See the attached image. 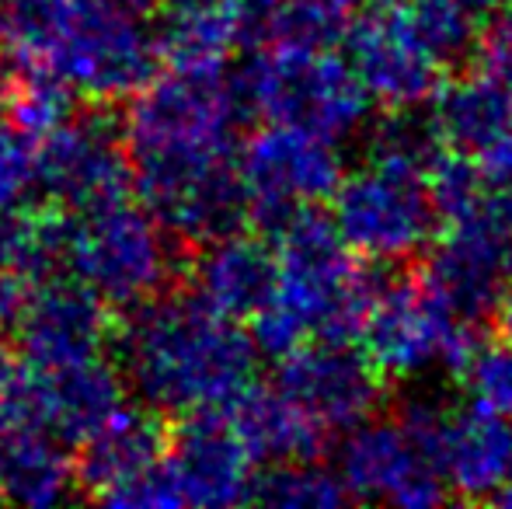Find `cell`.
Instances as JSON below:
<instances>
[{
	"label": "cell",
	"instance_id": "1",
	"mask_svg": "<svg viewBox=\"0 0 512 509\" xmlns=\"http://www.w3.org/2000/svg\"><path fill=\"white\" fill-rule=\"evenodd\" d=\"M108 353L126 391L157 415L223 412L255 384L258 349L241 321L196 293H157L122 311Z\"/></svg>",
	"mask_w": 512,
	"mask_h": 509
},
{
	"label": "cell",
	"instance_id": "2",
	"mask_svg": "<svg viewBox=\"0 0 512 509\" xmlns=\"http://www.w3.org/2000/svg\"><path fill=\"white\" fill-rule=\"evenodd\" d=\"M241 119L227 67H171L168 74L150 77L122 119L133 189L143 206L234 164V133Z\"/></svg>",
	"mask_w": 512,
	"mask_h": 509
},
{
	"label": "cell",
	"instance_id": "3",
	"mask_svg": "<svg viewBox=\"0 0 512 509\" xmlns=\"http://www.w3.org/2000/svg\"><path fill=\"white\" fill-rule=\"evenodd\" d=\"M60 272L112 307H133L178 279V241L143 206L115 199L84 213L56 210Z\"/></svg>",
	"mask_w": 512,
	"mask_h": 509
},
{
	"label": "cell",
	"instance_id": "4",
	"mask_svg": "<svg viewBox=\"0 0 512 509\" xmlns=\"http://www.w3.org/2000/svg\"><path fill=\"white\" fill-rule=\"evenodd\" d=\"M227 77L241 116L300 126L335 143L356 136L373 105L356 70L331 49L269 46Z\"/></svg>",
	"mask_w": 512,
	"mask_h": 509
},
{
	"label": "cell",
	"instance_id": "5",
	"mask_svg": "<svg viewBox=\"0 0 512 509\" xmlns=\"http://www.w3.org/2000/svg\"><path fill=\"white\" fill-rule=\"evenodd\" d=\"M276 241V293L269 304L283 311L304 339H356L373 297V279L338 238L335 224L304 210L276 234Z\"/></svg>",
	"mask_w": 512,
	"mask_h": 509
},
{
	"label": "cell",
	"instance_id": "6",
	"mask_svg": "<svg viewBox=\"0 0 512 509\" xmlns=\"http://www.w3.org/2000/svg\"><path fill=\"white\" fill-rule=\"evenodd\" d=\"M157 60L154 21L133 14L122 0H56L42 70L60 77L77 98L126 102L157 74Z\"/></svg>",
	"mask_w": 512,
	"mask_h": 509
},
{
	"label": "cell",
	"instance_id": "7",
	"mask_svg": "<svg viewBox=\"0 0 512 509\" xmlns=\"http://www.w3.org/2000/svg\"><path fill=\"white\" fill-rule=\"evenodd\" d=\"M446 408L429 394L401 405L398 419H363L345 429L338 447V478L363 503L429 509L446 499L439 471V436Z\"/></svg>",
	"mask_w": 512,
	"mask_h": 509
},
{
	"label": "cell",
	"instance_id": "8",
	"mask_svg": "<svg viewBox=\"0 0 512 509\" xmlns=\"http://www.w3.org/2000/svg\"><path fill=\"white\" fill-rule=\"evenodd\" d=\"M363 353L380 377L418 381L436 367L464 370L474 342V325L453 314L425 279H387L373 286L366 307Z\"/></svg>",
	"mask_w": 512,
	"mask_h": 509
},
{
	"label": "cell",
	"instance_id": "9",
	"mask_svg": "<svg viewBox=\"0 0 512 509\" xmlns=\"http://www.w3.org/2000/svg\"><path fill=\"white\" fill-rule=\"evenodd\" d=\"M436 206L425 171L391 161H366L342 175L331 196V224L356 255L373 262H408L436 238Z\"/></svg>",
	"mask_w": 512,
	"mask_h": 509
},
{
	"label": "cell",
	"instance_id": "10",
	"mask_svg": "<svg viewBox=\"0 0 512 509\" xmlns=\"http://www.w3.org/2000/svg\"><path fill=\"white\" fill-rule=\"evenodd\" d=\"M234 164L248 220L269 238H276L297 213L328 203L345 175L335 140L286 123L258 129Z\"/></svg>",
	"mask_w": 512,
	"mask_h": 509
},
{
	"label": "cell",
	"instance_id": "11",
	"mask_svg": "<svg viewBox=\"0 0 512 509\" xmlns=\"http://www.w3.org/2000/svg\"><path fill=\"white\" fill-rule=\"evenodd\" d=\"M133 189L122 119L112 105H98L81 116L70 112L63 123L35 140V196L53 210L84 213L126 199Z\"/></svg>",
	"mask_w": 512,
	"mask_h": 509
},
{
	"label": "cell",
	"instance_id": "12",
	"mask_svg": "<svg viewBox=\"0 0 512 509\" xmlns=\"http://www.w3.org/2000/svg\"><path fill=\"white\" fill-rule=\"evenodd\" d=\"M446 224L450 231L429 258L425 283L453 314L478 325L512 283V196L485 189L471 210Z\"/></svg>",
	"mask_w": 512,
	"mask_h": 509
},
{
	"label": "cell",
	"instance_id": "13",
	"mask_svg": "<svg viewBox=\"0 0 512 509\" xmlns=\"http://www.w3.org/2000/svg\"><path fill=\"white\" fill-rule=\"evenodd\" d=\"M21 367L56 370L108 353L112 318L108 304L67 272L32 279L11 325Z\"/></svg>",
	"mask_w": 512,
	"mask_h": 509
},
{
	"label": "cell",
	"instance_id": "14",
	"mask_svg": "<svg viewBox=\"0 0 512 509\" xmlns=\"http://www.w3.org/2000/svg\"><path fill=\"white\" fill-rule=\"evenodd\" d=\"M345 42L363 91L387 112H415L439 91L443 60L425 46L405 7L391 4L359 14Z\"/></svg>",
	"mask_w": 512,
	"mask_h": 509
},
{
	"label": "cell",
	"instance_id": "15",
	"mask_svg": "<svg viewBox=\"0 0 512 509\" xmlns=\"http://www.w3.org/2000/svg\"><path fill=\"white\" fill-rule=\"evenodd\" d=\"M161 468L178 506L220 509L251 499L255 461L223 412L182 415L164 440Z\"/></svg>",
	"mask_w": 512,
	"mask_h": 509
},
{
	"label": "cell",
	"instance_id": "16",
	"mask_svg": "<svg viewBox=\"0 0 512 509\" xmlns=\"http://www.w3.org/2000/svg\"><path fill=\"white\" fill-rule=\"evenodd\" d=\"M14 401H18V426L21 422L39 426L67 447H77L108 415L126 405V381L105 356L56 370H28L18 363Z\"/></svg>",
	"mask_w": 512,
	"mask_h": 509
},
{
	"label": "cell",
	"instance_id": "17",
	"mask_svg": "<svg viewBox=\"0 0 512 509\" xmlns=\"http://www.w3.org/2000/svg\"><path fill=\"white\" fill-rule=\"evenodd\" d=\"M276 387L328 436L370 419L380 401V374L349 342H304L286 353L279 360Z\"/></svg>",
	"mask_w": 512,
	"mask_h": 509
},
{
	"label": "cell",
	"instance_id": "18",
	"mask_svg": "<svg viewBox=\"0 0 512 509\" xmlns=\"http://www.w3.org/2000/svg\"><path fill=\"white\" fill-rule=\"evenodd\" d=\"M164 440H168L164 415L150 412L143 405H122L115 415H108L88 440L77 443V489L88 499H98V503L108 506V499L115 492L126 489L129 482H136L143 471L161 461Z\"/></svg>",
	"mask_w": 512,
	"mask_h": 509
},
{
	"label": "cell",
	"instance_id": "19",
	"mask_svg": "<svg viewBox=\"0 0 512 509\" xmlns=\"http://www.w3.org/2000/svg\"><path fill=\"white\" fill-rule=\"evenodd\" d=\"M192 293L234 321H251L276 293V252L258 234L230 231L199 245Z\"/></svg>",
	"mask_w": 512,
	"mask_h": 509
},
{
	"label": "cell",
	"instance_id": "20",
	"mask_svg": "<svg viewBox=\"0 0 512 509\" xmlns=\"http://www.w3.org/2000/svg\"><path fill=\"white\" fill-rule=\"evenodd\" d=\"M439 471L446 489L464 499H499L512 482V419L478 405L446 412L439 436Z\"/></svg>",
	"mask_w": 512,
	"mask_h": 509
},
{
	"label": "cell",
	"instance_id": "21",
	"mask_svg": "<svg viewBox=\"0 0 512 509\" xmlns=\"http://www.w3.org/2000/svg\"><path fill=\"white\" fill-rule=\"evenodd\" d=\"M227 422L241 443L248 447L251 461L262 464H290V461H317L328 443V433L314 419L286 398L276 384L255 387L248 384L227 408Z\"/></svg>",
	"mask_w": 512,
	"mask_h": 509
},
{
	"label": "cell",
	"instance_id": "22",
	"mask_svg": "<svg viewBox=\"0 0 512 509\" xmlns=\"http://www.w3.org/2000/svg\"><path fill=\"white\" fill-rule=\"evenodd\" d=\"M77 489L67 443L39 426H11L0 433V503L56 506Z\"/></svg>",
	"mask_w": 512,
	"mask_h": 509
},
{
	"label": "cell",
	"instance_id": "23",
	"mask_svg": "<svg viewBox=\"0 0 512 509\" xmlns=\"http://www.w3.org/2000/svg\"><path fill=\"white\" fill-rule=\"evenodd\" d=\"M432 129L457 154H478L512 123V91L478 74L432 95Z\"/></svg>",
	"mask_w": 512,
	"mask_h": 509
},
{
	"label": "cell",
	"instance_id": "24",
	"mask_svg": "<svg viewBox=\"0 0 512 509\" xmlns=\"http://www.w3.org/2000/svg\"><path fill=\"white\" fill-rule=\"evenodd\" d=\"M366 0H276L251 7L248 42L290 49H335L345 42Z\"/></svg>",
	"mask_w": 512,
	"mask_h": 509
},
{
	"label": "cell",
	"instance_id": "25",
	"mask_svg": "<svg viewBox=\"0 0 512 509\" xmlns=\"http://www.w3.org/2000/svg\"><path fill=\"white\" fill-rule=\"evenodd\" d=\"M349 499L338 471L321 468L317 461L272 464L269 475H255L248 503L276 509H335Z\"/></svg>",
	"mask_w": 512,
	"mask_h": 509
},
{
	"label": "cell",
	"instance_id": "26",
	"mask_svg": "<svg viewBox=\"0 0 512 509\" xmlns=\"http://www.w3.org/2000/svg\"><path fill=\"white\" fill-rule=\"evenodd\" d=\"M74 98V91L46 70H11L0 105L7 112V123L18 133L39 140L42 133H49L74 112Z\"/></svg>",
	"mask_w": 512,
	"mask_h": 509
},
{
	"label": "cell",
	"instance_id": "27",
	"mask_svg": "<svg viewBox=\"0 0 512 509\" xmlns=\"http://www.w3.org/2000/svg\"><path fill=\"white\" fill-rule=\"evenodd\" d=\"M0 272L42 279L60 272L56 210H0Z\"/></svg>",
	"mask_w": 512,
	"mask_h": 509
},
{
	"label": "cell",
	"instance_id": "28",
	"mask_svg": "<svg viewBox=\"0 0 512 509\" xmlns=\"http://www.w3.org/2000/svg\"><path fill=\"white\" fill-rule=\"evenodd\" d=\"M415 32L425 39V46L443 63H453L474 46V11H467L460 0H422L415 7H405Z\"/></svg>",
	"mask_w": 512,
	"mask_h": 509
},
{
	"label": "cell",
	"instance_id": "29",
	"mask_svg": "<svg viewBox=\"0 0 512 509\" xmlns=\"http://www.w3.org/2000/svg\"><path fill=\"white\" fill-rule=\"evenodd\" d=\"M439 136L432 123H422L418 116H411V109L405 112H391L384 123L373 126L370 133V157L373 161H391V164H405V168L429 171Z\"/></svg>",
	"mask_w": 512,
	"mask_h": 509
},
{
	"label": "cell",
	"instance_id": "30",
	"mask_svg": "<svg viewBox=\"0 0 512 509\" xmlns=\"http://www.w3.org/2000/svg\"><path fill=\"white\" fill-rule=\"evenodd\" d=\"M425 189L436 206L439 220H453L467 213L481 196H485V178H481L478 164L467 161V154H436L425 171Z\"/></svg>",
	"mask_w": 512,
	"mask_h": 509
},
{
	"label": "cell",
	"instance_id": "31",
	"mask_svg": "<svg viewBox=\"0 0 512 509\" xmlns=\"http://www.w3.org/2000/svg\"><path fill=\"white\" fill-rule=\"evenodd\" d=\"M474 401L512 419V342L478 346L464 367Z\"/></svg>",
	"mask_w": 512,
	"mask_h": 509
},
{
	"label": "cell",
	"instance_id": "32",
	"mask_svg": "<svg viewBox=\"0 0 512 509\" xmlns=\"http://www.w3.org/2000/svg\"><path fill=\"white\" fill-rule=\"evenodd\" d=\"M471 49L478 56L481 74L512 91V7H502L499 14L488 18L481 32H474Z\"/></svg>",
	"mask_w": 512,
	"mask_h": 509
},
{
	"label": "cell",
	"instance_id": "33",
	"mask_svg": "<svg viewBox=\"0 0 512 509\" xmlns=\"http://www.w3.org/2000/svg\"><path fill=\"white\" fill-rule=\"evenodd\" d=\"M474 157H478L474 164H478L481 178H485V189L509 192L512 196V123Z\"/></svg>",
	"mask_w": 512,
	"mask_h": 509
},
{
	"label": "cell",
	"instance_id": "34",
	"mask_svg": "<svg viewBox=\"0 0 512 509\" xmlns=\"http://www.w3.org/2000/svg\"><path fill=\"white\" fill-rule=\"evenodd\" d=\"M14 374H18V363L11 370L0 374V433L11 426H18V401H14Z\"/></svg>",
	"mask_w": 512,
	"mask_h": 509
},
{
	"label": "cell",
	"instance_id": "35",
	"mask_svg": "<svg viewBox=\"0 0 512 509\" xmlns=\"http://www.w3.org/2000/svg\"><path fill=\"white\" fill-rule=\"evenodd\" d=\"M495 311H499V328H502V339L512 342V283L502 290L499 304H495Z\"/></svg>",
	"mask_w": 512,
	"mask_h": 509
},
{
	"label": "cell",
	"instance_id": "36",
	"mask_svg": "<svg viewBox=\"0 0 512 509\" xmlns=\"http://www.w3.org/2000/svg\"><path fill=\"white\" fill-rule=\"evenodd\" d=\"M122 4H126L133 14H140V18L154 21V14H157V7H161V0H122Z\"/></svg>",
	"mask_w": 512,
	"mask_h": 509
},
{
	"label": "cell",
	"instance_id": "37",
	"mask_svg": "<svg viewBox=\"0 0 512 509\" xmlns=\"http://www.w3.org/2000/svg\"><path fill=\"white\" fill-rule=\"evenodd\" d=\"M460 4H464L467 11H492V7H499L502 0H460Z\"/></svg>",
	"mask_w": 512,
	"mask_h": 509
},
{
	"label": "cell",
	"instance_id": "38",
	"mask_svg": "<svg viewBox=\"0 0 512 509\" xmlns=\"http://www.w3.org/2000/svg\"><path fill=\"white\" fill-rule=\"evenodd\" d=\"M4 328H0V374H4V370H11L14 367V360H11V353H7V346H4Z\"/></svg>",
	"mask_w": 512,
	"mask_h": 509
},
{
	"label": "cell",
	"instance_id": "39",
	"mask_svg": "<svg viewBox=\"0 0 512 509\" xmlns=\"http://www.w3.org/2000/svg\"><path fill=\"white\" fill-rule=\"evenodd\" d=\"M7 77H11V70H7V63L0 60V98H4V88H7Z\"/></svg>",
	"mask_w": 512,
	"mask_h": 509
},
{
	"label": "cell",
	"instance_id": "40",
	"mask_svg": "<svg viewBox=\"0 0 512 509\" xmlns=\"http://www.w3.org/2000/svg\"><path fill=\"white\" fill-rule=\"evenodd\" d=\"M499 503H506V506H512V482L506 485V492L499 496Z\"/></svg>",
	"mask_w": 512,
	"mask_h": 509
},
{
	"label": "cell",
	"instance_id": "41",
	"mask_svg": "<svg viewBox=\"0 0 512 509\" xmlns=\"http://www.w3.org/2000/svg\"><path fill=\"white\" fill-rule=\"evenodd\" d=\"M394 7H415V4H422V0H391Z\"/></svg>",
	"mask_w": 512,
	"mask_h": 509
},
{
	"label": "cell",
	"instance_id": "42",
	"mask_svg": "<svg viewBox=\"0 0 512 509\" xmlns=\"http://www.w3.org/2000/svg\"><path fill=\"white\" fill-rule=\"evenodd\" d=\"M248 4H255V7H265V4H276V0H248Z\"/></svg>",
	"mask_w": 512,
	"mask_h": 509
},
{
	"label": "cell",
	"instance_id": "43",
	"mask_svg": "<svg viewBox=\"0 0 512 509\" xmlns=\"http://www.w3.org/2000/svg\"><path fill=\"white\" fill-rule=\"evenodd\" d=\"M7 126V119H0V129H4Z\"/></svg>",
	"mask_w": 512,
	"mask_h": 509
}]
</instances>
